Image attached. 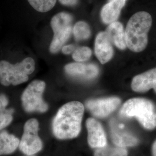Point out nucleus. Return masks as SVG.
<instances>
[{
	"label": "nucleus",
	"instance_id": "1",
	"mask_svg": "<svg viewBox=\"0 0 156 156\" xmlns=\"http://www.w3.org/2000/svg\"><path fill=\"white\" fill-rule=\"evenodd\" d=\"M84 108L79 101H71L62 106L52 122V131L59 140L73 139L80 134Z\"/></svg>",
	"mask_w": 156,
	"mask_h": 156
},
{
	"label": "nucleus",
	"instance_id": "2",
	"mask_svg": "<svg viewBox=\"0 0 156 156\" xmlns=\"http://www.w3.org/2000/svg\"><path fill=\"white\" fill-rule=\"evenodd\" d=\"M152 22L151 14L145 11L138 12L129 19L125 30L126 45L129 50L136 53L145 50Z\"/></svg>",
	"mask_w": 156,
	"mask_h": 156
},
{
	"label": "nucleus",
	"instance_id": "3",
	"mask_svg": "<svg viewBox=\"0 0 156 156\" xmlns=\"http://www.w3.org/2000/svg\"><path fill=\"white\" fill-rule=\"evenodd\" d=\"M124 117H135L144 128L152 130L156 128V106L144 98H134L127 101L120 111Z\"/></svg>",
	"mask_w": 156,
	"mask_h": 156
},
{
	"label": "nucleus",
	"instance_id": "4",
	"mask_svg": "<svg viewBox=\"0 0 156 156\" xmlns=\"http://www.w3.org/2000/svg\"><path fill=\"white\" fill-rule=\"evenodd\" d=\"M35 69V62L27 57L22 62L12 64L6 61L0 62V83L4 86H16L27 81L28 75Z\"/></svg>",
	"mask_w": 156,
	"mask_h": 156
},
{
	"label": "nucleus",
	"instance_id": "5",
	"mask_svg": "<svg viewBox=\"0 0 156 156\" xmlns=\"http://www.w3.org/2000/svg\"><path fill=\"white\" fill-rule=\"evenodd\" d=\"M73 22V16L67 12H60L52 17L50 24L54 36L49 47L51 53H58L70 38Z\"/></svg>",
	"mask_w": 156,
	"mask_h": 156
},
{
	"label": "nucleus",
	"instance_id": "6",
	"mask_svg": "<svg viewBox=\"0 0 156 156\" xmlns=\"http://www.w3.org/2000/svg\"><path fill=\"white\" fill-rule=\"evenodd\" d=\"M45 87L44 81L35 80L24 90L22 95V102L25 111L44 113L48 111V105L42 98Z\"/></svg>",
	"mask_w": 156,
	"mask_h": 156
},
{
	"label": "nucleus",
	"instance_id": "7",
	"mask_svg": "<svg viewBox=\"0 0 156 156\" xmlns=\"http://www.w3.org/2000/svg\"><path fill=\"white\" fill-rule=\"evenodd\" d=\"M39 123L35 119H31L24 126L22 139L19 148L26 156H34L41 151L42 142L38 136Z\"/></svg>",
	"mask_w": 156,
	"mask_h": 156
},
{
	"label": "nucleus",
	"instance_id": "8",
	"mask_svg": "<svg viewBox=\"0 0 156 156\" xmlns=\"http://www.w3.org/2000/svg\"><path fill=\"white\" fill-rule=\"evenodd\" d=\"M121 103L118 97H108L87 101L86 107L93 115L98 118H104L108 116L115 111Z\"/></svg>",
	"mask_w": 156,
	"mask_h": 156
},
{
	"label": "nucleus",
	"instance_id": "9",
	"mask_svg": "<svg viewBox=\"0 0 156 156\" xmlns=\"http://www.w3.org/2000/svg\"><path fill=\"white\" fill-rule=\"evenodd\" d=\"M111 139L114 145L120 147H133L138 144L139 140L124 126L116 120H111L110 123Z\"/></svg>",
	"mask_w": 156,
	"mask_h": 156
},
{
	"label": "nucleus",
	"instance_id": "10",
	"mask_svg": "<svg viewBox=\"0 0 156 156\" xmlns=\"http://www.w3.org/2000/svg\"><path fill=\"white\" fill-rule=\"evenodd\" d=\"M87 141L93 149L102 148L108 145L106 134L101 123L94 118H89L86 122Z\"/></svg>",
	"mask_w": 156,
	"mask_h": 156
},
{
	"label": "nucleus",
	"instance_id": "11",
	"mask_svg": "<svg viewBox=\"0 0 156 156\" xmlns=\"http://www.w3.org/2000/svg\"><path fill=\"white\" fill-rule=\"evenodd\" d=\"M64 69L69 76L82 80L93 79L99 73L98 67L94 64H84L79 62L67 64Z\"/></svg>",
	"mask_w": 156,
	"mask_h": 156
},
{
	"label": "nucleus",
	"instance_id": "12",
	"mask_svg": "<svg viewBox=\"0 0 156 156\" xmlns=\"http://www.w3.org/2000/svg\"><path fill=\"white\" fill-rule=\"evenodd\" d=\"M94 51L95 56L101 64L109 62L113 56L112 43L105 31L101 32L95 38Z\"/></svg>",
	"mask_w": 156,
	"mask_h": 156
},
{
	"label": "nucleus",
	"instance_id": "13",
	"mask_svg": "<svg viewBox=\"0 0 156 156\" xmlns=\"http://www.w3.org/2000/svg\"><path fill=\"white\" fill-rule=\"evenodd\" d=\"M131 88L138 93H145L151 89L156 93V68L134 76Z\"/></svg>",
	"mask_w": 156,
	"mask_h": 156
},
{
	"label": "nucleus",
	"instance_id": "14",
	"mask_svg": "<svg viewBox=\"0 0 156 156\" xmlns=\"http://www.w3.org/2000/svg\"><path fill=\"white\" fill-rule=\"evenodd\" d=\"M127 0H109L101 11L102 22L106 24L116 22Z\"/></svg>",
	"mask_w": 156,
	"mask_h": 156
},
{
	"label": "nucleus",
	"instance_id": "15",
	"mask_svg": "<svg viewBox=\"0 0 156 156\" xmlns=\"http://www.w3.org/2000/svg\"><path fill=\"white\" fill-rule=\"evenodd\" d=\"M105 32L109 36L112 43L119 49L124 50L126 48L125 31L121 23L117 21L112 23L106 28Z\"/></svg>",
	"mask_w": 156,
	"mask_h": 156
},
{
	"label": "nucleus",
	"instance_id": "16",
	"mask_svg": "<svg viewBox=\"0 0 156 156\" xmlns=\"http://www.w3.org/2000/svg\"><path fill=\"white\" fill-rule=\"evenodd\" d=\"M20 140L6 131L0 133V156L13 153L19 147Z\"/></svg>",
	"mask_w": 156,
	"mask_h": 156
},
{
	"label": "nucleus",
	"instance_id": "17",
	"mask_svg": "<svg viewBox=\"0 0 156 156\" xmlns=\"http://www.w3.org/2000/svg\"><path fill=\"white\" fill-rule=\"evenodd\" d=\"M94 156H128L126 147L115 146H108L96 149Z\"/></svg>",
	"mask_w": 156,
	"mask_h": 156
},
{
	"label": "nucleus",
	"instance_id": "18",
	"mask_svg": "<svg viewBox=\"0 0 156 156\" xmlns=\"http://www.w3.org/2000/svg\"><path fill=\"white\" fill-rule=\"evenodd\" d=\"M73 32L75 38L78 41L89 39L91 35L89 26L83 21L78 22L75 24Z\"/></svg>",
	"mask_w": 156,
	"mask_h": 156
},
{
	"label": "nucleus",
	"instance_id": "19",
	"mask_svg": "<svg viewBox=\"0 0 156 156\" xmlns=\"http://www.w3.org/2000/svg\"><path fill=\"white\" fill-rule=\"evenodd\" d=\"M57 0H28L30 5L39 12L50 11L56 5Z\"/></svg>",
	"mask_w": 156,
	"mask_h": 156
},
{
	"label": "nucleus",
	"instance_id": "20",
	"mask_svg": "<svg viewBox=\"0 0 156 156\" xmlns=\"http://www.w3.org/2000/svg\"><path fill=\"white\" fill-rule=\"evenodd\" d=\"M92 55L91 50L86 46L76 48L73 53V59L75 62H82L87 61Z\"/></svg>",
	"mask_w": 156,
	"mask_h": 156
},
{
	"label": "nucleus",
	"instance_id": "21",
	"mask_svg": "<svg viewBox=\"0 0 156 156\" xmlns=\"http://www.w3.org/2000/svg\"><path fill=\"white\" fill-rule=\"evenodd\" d=\"M13 109H5L0 112V131L9 126L13 120Z\"/></svg>",
	"mask_w": 156,
	"mask_h": 156
},
{
	"label": "nucleus",
	"instance_id": "22",
	"mask_svg": "<svg viewBox=\"0 0 156 156\" xmlns=\"http://www.w3.org/2000/svg\"><path fill=\"white\" fill-rule=\"evenodd\" d=\"M8 104V100L5 95H0V112L5 109Z\"/></svg>",
	"mask_w": 156,
	"mask_h": 156
},
{
	"label": "nucleus",
	"instance_id": "23",
	"mask_svg": "<svg viewBox=\"0 0 156 156\" xmlns=\"http://www.w3.org/2000/svg\"><path fill=\"white\" fill-rule=\"evenodd\" d=\"M76 49L75 45H64L62 48V52L65 55H69L71 53H73V51Z\"/></svg>",
	"mask_w": 156,
	"mask_h": 156
},
{
	"label": "nucleus",
	"instance_id": "24",
	"mask_svg": "<svg viewBox=\"0 0 156 156\" xmlns=\"http://www.w3.org/2000/svg\"><path fill=\"white\" fill-rule=\"evenodd\" d=\"M60 3L66 6L76 5L78 2V0H58Z\"/></svg>",
	"mask_w": 156,
	"mask_h": 156
},
{
	"label": "nucleus",
	"instance_id": "25",
	"mask_svg": "<svg viewBox=\"0 0 156 156\" xmlns=\"http://www.w3.org/2000/svg\"><path fill=\"white\" fill-rule=\"evenodd\" d=\"M151 153L152 156H156V140H155L153 143L151 147Z\"/></svg>",
	"mask_w": 156,
	"mask_h": 156
},
{
	"label": "nucleus",
	"instance_id": "26",
	"mask_svg": "<svg viewBox=\"0 0 156 156\" xmlns=\"http://www.w3.org/2000/svg\"></svg>",
	"mask_w": 156,
	"mask_h": 156
}]
</instances>
